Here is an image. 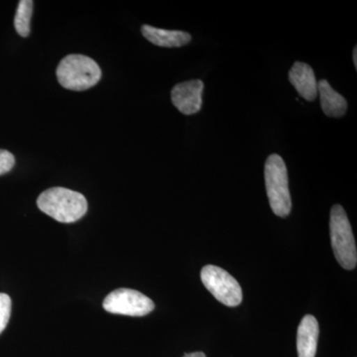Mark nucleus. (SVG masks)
Wrapping results in <instances>:
<instances>
[{
	"label": "nucleus",
	"mask_w": 357,
	"mask_h": 357,
	"mask_svg": "<svg viewBox=\"0 0 357 357\" xmlns=\"http://www.w3.org/2000/svg\"><path fill=\"white\" fill-rule=\"evenodd\" d=\"M39 210L59 222L72 223L88 211V202L81 192L62 187L51 188L37 199Z\"/></svg>",
	"instance_id": "obj_1"
},
{
	"label": "nucleus",
	"mask_w": 357,
	"mask_h": 357,
	"mask_svg": "<svg viewBox=\"0 0 357 357\" xmlns=\"http://www.w3.org/2000/svg\"><path fill=\"white\" fill-rule=\"evenodd\" d=\"M59 83L70 91H83L100 82L102 70L93 59L72 54L61 61L56 70Z\"/></svg>",
	"instance_id": "obj_2"
},
{
	"label": "nucleus",
	"mask_w": 357,
	"mask_h": 357,
	"mask_svg": "<svg viewBox=\"0 0 357 357\" xmlns=\"http://www.w3.org/2000/svg\"><path fill=\"white\" fill-rule=\"evenodd\" d=\"M264 176L272 211L278 217H288L292 210L288 171L285 162L278 154H272L268 157L265 163Z\"/></svg>",
	"instance_id": "obj_3"
},
{
	"label": "nucleus",
	"mask_w": 357,
	"mask_h": 357,
	"mask_svg": "<svg viewBox=\"0 0 357 357\" xmlns=\"http://www.w3.org/2000/svg\"><path fill=\"white\" fill-rule=\"evenodd\" d=\"M330 227L333 250L337 262L344 269H354L357 263L356 241L351 222L344 208L340 204L333 206Z\"/></svg>",
	"instance_id": "obj_4"
},
{
	"label": "nucleus",
	"mask_w": 357,
	"mask_h": 357,
	"mask_svg": "<svg viewBox=\"0 0 357 357\" xmlns=\"http://www.w3.org/2000/svg\"><path fill=\"white\" fill-rule=\"evenodd\" d=\"M201 279L208 292L225 306L236 307L243 302V289L222 268L206 265L202 269Z\"/></svg>",
	"instance_id": "obj_5"
},
{
	"label": "nucleus",
	"mask_w": 357,
	"mask_h": 357,
	"mask_svg": "<svg viewBox=\"0 0 357 357\" xmlns=\"http://www.w3.org/2000/svg\"><path fill=\"white\" fill-rule=\"evenodd\" d=\"M102 306L112 314L130 317L146 316L155 309L153 301L144 294L126 288L112 291L103 301Z\"/></svg>",
	"instance_id": "obj_6"
},
{
	"label": "nucleus",
	"mask_w": 357,
	"mask_h": 357,
	"mask_svg": "<svg viewBox=\"0 0 357 357\" xmlns=\"http://www.w3.org/2000/svg\"><path fill=\"white\" fill-rule=\"evenodd\" d=\"M204 86L201 79L176 84L171 91V98L176 109L185 115L198 114L203 105Z\"/></svg>",
	"instance_id": "obj_7"
},
{
	"label": "nucleus",
	"mask_w": 357,
	"mask_h": 357,
	"mask_svg": "<svg viewBox=\"0 0 357 357\" xmlns=\"http://www.w3.org/2000/svg\"><path fill=\"white\" fill-rule=\"evenodd\" d=\"M289 81L298 93L307 102L318 96V83L314 70L306 63L296 62L289 72Z\"/></svg>",
	"instance_id": "obj_8"
},
{
	"label": "nucleus",
	"mask_w": 357,
	"mask_h": 357,
	"mask_svg": "<svg viewBox=\"0 0 357 357\" xmlns=\"http://www.w3.org/2000/svg\"><path fill=\"white\" fill-rule=\"evenodd\" d=\"M319 333L318 321L312 314H306L298 328L297 351L299 357L316 356Z\"/></svg>",
	"instance_id": "obj_9"
},
{
	"label": "nucleus",
	"mask_w": 357,
	"mask_h": 357,
	"mask_svg": "<svg viewBox=\"0 0 357 357\" xmlns=\"http://www.w3.org/2000/svg\"><path fill=\"white\" fill-rule=\"evenodd\" d=\"M143 36L152 44L165 48H177L185 46L191 42L192 36L189 33L178 31V30H166L153 27L150 25H143L141 28Z\"/></svg>",
	"instance_id": "obj_10"
},
{
	"label": "nucleus",
	"mask_w": 357,
	"mask_h": 357,
	"mask_svg": "<svg viewBox=\"0 0 357 357\" xmlns=\"http://www.w3.org/2000/svg\"><path fill=\"white\" fill-rule=\"evenodd\" d=\"M318 93L321 98V105L326 116L340 119L347 110V100L332 88L328 81L321 79L318 83Z\"/></svg>",
	"instance_id": "obj_11"
},
{
	"label": "nucleus",
	"mask_w": 357,
	"mask_h": 357,
	"mask_svg": "<svg viewBox=\"0 0 357 357\" xmlns=\"http://www.w3.org/2000/svg\"><path fill=\"white\" fill-rule=\"evenodd\" d=\"M33 7H34V2L32 0H20L16 10L15 18H14L16 32L24 38L29 36L30 30H31L30 23H31Z\"/></svg>",
	"instance_id": "obj_12"
},
{
	"label": "nucleus",
	"mask_w": 357,
	"mask_h": 357,
	"mask_svg": "<svg viewBox=\"0 0 357 357\" xmlns=\"http://www.w3.org/2000/svg\"><path fill=\"white\" fill-rule=\"evenodd\" d=\"M11 314V299L6 294L0 293V333L6 330Z\"/></svg>",
	"instance_id": "obj_13"
},
{
	"label": "nucleus",
	"mask_w": 357,
	"mask_h": 357,
	"mask_svg": "<svg viewBox=\"0 0 357 357\" xmlns=\"http://www.w3.org/2000/svg\"><path fill=\"white\" fill-rule=\"evenodd\" d=\"M15 165L13 154L7 150L0 149V176L10 172Z\"/></svg>",
	"instance_id": "obj_14"
},
{
	"label": "nucleus",
	"mask_w": 357,
	"mask_h": 357,
	"mask_svg": "<svg viewBox=\"0 0 357 357\" xmlns=\"http://www.w3.org/2000/svg\"><path fill=\"white\" fill-rule=\"evenodd\" d=\"M183 357H206L204 352H192V354H185Z\"/></svg>",
	"instance_id": "obj_15"
},
{
	"label": "nucleus",
	"mask_w": 357,
	"mask_h": 357,
	"mask_svg": "<svg viewBox=\"0 0 357 357\" xmlns=\"http://www.w3.org/2000/svg\"><path fill=\"white\" fill-rule=\"evenodd\" d=\"M354 66H356V69H357V48H356V47H354Z\"/></svg>",
	"instance_id": "obj_16"
}]
</instances>
